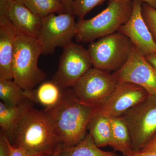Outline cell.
Masks as SVG:
<instances>
[{"mask_svg":"<svg viewBox=\"0 0 156 156\" xmlns=\"http://www.w3.org/2000/svg\"><path fill=\"white\" fill-rule=\"evenodd\" d=\"M149 94L138 85L119 81L115 90L99 108L103 115L109 118L120 117L131 108L145 100Z\"/></svg>","mask_w":156,"mask_h":156,"instance_id":"11","label":"cell"},{"mask_svg":"<svg viewBox=\"0 0 156 156\" xmlns=\"http://www.w3.org/2000/svg\"><path fill=\"white\" fill-rule=\"evenodd\" d=\"M142 4L139 1H133L131 17L118 31L128 37L144 56L156 53V44L143 17Z\"/></svg>","mask_w":156,"mask_h":156,"instance_id":"13","label":"cell"},{"mask_svg":"<svg viewBox=\"0 0 156 156\" xmlns=\"http://www.w3.org/2000/svg\"><path fill=\"white\" fill-rule=\"evenodd\" d=\"M144 57L147 61L156 70V53H150Z\"/></svg>","mask_w":156,"mask_h":156,"instance_id":"27","label":"cell"},{"mask_svg":"<svg viewBox=\"0 0 156 156\" xmlns=\"http://www.w3.org/2000/svg\"><path fill=\"white\" fill-rule=\"evenodd\" d=\"M8 143L10 156H28L26 152L22 148L14 147L10 143L9 139H8Z\"/></svg>","mask_w":156,"mask_h":156,"instance_id":"25","label":"cell"},{"mask_svg":"<svg viewBox=\"0 0 156 156\" xmlns=\"http://www.w3.org/2000/svg\"><path fill=\"white\" fill-rule=\"evenodd\" d=\"M142 14L156 44V9L145 3H142Z\"/></svg>","mask_w":156,"mask_h":156,"instance_id":"23","label":"cell"},{"mask_svg":"<svg viewBox=\"0 0 156 156\" xmlns=\"http://www.w3.org/2000/svg\"><path fill=\"white\" fill-rule=\"evenodd\" d=\"M63 48L58 70L52 80L61 89L73 88L93 66L88 50L83 46L72 42Z\"/></svg>","mask_w":156,"mask_h":156,"instance_id":"9","label":"cell"},{"mask_svg":"<svg viewBox=\"0 0 156 156\" xmlns=\"http://www.w3.org/2000/svg\"><path fill=\"white\" fill-rule=\"evenodd\" d=\"M0 17H7L18 34L39 38L42 18L21 0H0Z\"/></svg>","mask_w":156,"mask_h":156,"instance_id":"12","label":"cell"},{"mask_svg":"<svg viewBox=\"0 0 156 156\" xmlns=\"http://www.w3.org/2000/svg\"><path fill=\"white\" fill-rule=\"evenodd\" d=\"M119 81L113 73L91 68L73 87L78 99L99 107L115 90Z\"/></svg>","mask_w":156,"mask_h":156,"instance_id":"8","label":"cell"},{"mask_svg":"<svg viewBox=\"0 0 156 156\" xmlns=\"http://www.w3.org/2000/svg\"><path fill=\"white\" fill-rule=\"evenodd\" d=\"M28 101L18 106H11L0 101V126L8 135L31 105Z\"/></svg>","mask_w":156,"mask_h":156,"instance_id":"18","label":"cell"},{"mask_svg":"<svg viewBox=\"0 0 156 156\" xmlns=\"http://www.w3.org/2000/svg\"><path fill=\"white\" fill-rule=\"evenodd\" d=\"M130 1H132V2L139 1L141 2H143L144 3H145V4H147L151 7L156 9V0H130Z\"/></svg>","mask_w":156,"mask_h":156,"instance_id":"30","label":"cell"},{"mask_svg":"<svg viewBox=\"0 0 156 156\" xmlns=\"http://www.w3.org/2000/svg\"><path fill=\"white\" fill-rule=\"evenodd\" d=\"M42 54L38 39L17 35L12 61L13 80L23 90L32 91L44 80L46 74L38 65Z\"/></svg>","mask_w":156,"mask_h":156,"instance_id":"4","label":"cell"},{"mask_svg":"<svg viewBox=\"0 0 156 156\" xmlns=\"http://www.w3.org/2000/svg\"><path fill=\"white\" fill-rule=\"evenodd\" d=\"M112 140L110 146L120 152L123 156L134 153L131 147V136L126 122L122 116L110 118Z\"/></svg>","mask_w":156,"mask_h":156,"instance_id":"16","label":"cell"},{"mask_svg":"<svg viewBox=\"0 0 156 156\" xmlns=\"http://www.w3.org/2000/svg\"><path fill=\"white\" fill-rule=\"evenodd\" d=\"M62 148H60L59 149H58V150L56 151L54 154L52 155V156H59V154H60V152H61L62 150Z\"/></svg>","mask_w":156,"mask_h":156,"instance_id":"31","label":"cell"},{"mask_svg":"<svg viewBox=\"0 0 156 156\" xmlns=\"http://www.w3.org/2000/svg\"><path fill=\"white\" fill-rule=\"evenodd\" d=\"M130 132L134 152L141 151L156 137V96L149 95L121 116Z\"/></svg>","mask_w":156,"mask_h":156,"instance_id":"6","label":"cell"},{"mask_svg":"<svg viewBox=\"0 0 156 156\" xmlns=\"http://www.w3.org/2000/svg\"><path fill=\"white\" fill-rule=\"evenodd\" d=\"M74 15L79 19L84 17L95 7L101 5L107 0H73Z\"/></svg>","mask_w":156,"mask_h":156,"instance_id":"22","label":"cell"},{"mask_svg":"<svg viewBox=\"0 0 156 156\" xmlns=\"http://www.w3.org/2000/svg\"><path fill=\"white\" fill-rule=\"evenodd\" d=\"M130 156H156V152H137Z\"/></svg>","mask_w":156,"mask_h":156,"instance_id":"29","label":"cell"},{"mask_svg":"<svg viewBox=\"0 0 156 156\" xmlns=\"http://www.w3.org/2000/svg\"><path fill=\"white\" fill-rule=\"evenodd\" d=\"M99 148L89 133L76 145L62 149L59 156H122L101 150Z\"/></svg>","mask_w":156,"mask_h":156,"instance_id":"19","label":"cell"},{"mask_svg":"<svg viewBox=\"0 0 156 156\" xmlns=\"http://www.w3.org/2000/svg\"><path fill=\"white\" fill-rule=\"evenodd\" d=\"M8 136L3 131L0 134V156H10Z\"/></svg>","mask_w":156,"mask_h":156,"instance_id":"24","label":"cell"},{"mask_svg":"<svg viewBox=\"0 0 156 156\" xmlns=\"http://www.w3.org/2000/svg\"><path fill=\"white\" fill-rule=\"evenodd\" d=\"M66 13L74 15L73 10V0H60Z\"/></svg>","mask_w":156,"mask_h":156,"instance_id":"26","label":"cell"},{"mask_svg":"<svg viewBox=\"0 0 156 156\" xmlns=\"http://www.w3.org/2000/svg\"><path fill=\"white\" fill-rule=\"evenodd\" d=\"M7 136L11 145L22 148L28 156H52L63 149L44 111L32 105Z\"/></svg>","mask_w":156,"mask_h":156,"instance_id":"2","label":"cell"},{"mask_svg":"<svg viewBox=\"0 0 156 156\" xmlns=\"http://www.w3.org/2000/svg\"><path fill=\"white\" fill-rule=\"evenodd\" d=\"M141 151L156 152V137L149 143Z\"/></svg>","mask_w":156,"mask_h":156,"instance_id":"28","label":"cell"},{"mask_svg":"<svg viewBox=\"0 0 156 156\" xmlns=\"http://www.w3.org/2000/svg\"><path fill=\"white\" fill-rule=\"evenodd\" d=\"M87 129L98 147L110 145L112 140L110 118L101 112L99 108L90 119Z\"/></svg>","mask_w":156,"mask_h":156,"instance_id":"15","label":"cell"},{"mask_svg":"<svg viewBox=\"0 0 156 156\" xmlns=\"http://www.w3.org/2000/svg\"><path fill=\"white\" fill-rule=\"evenodd\" d=\"M73 16L64 13L51 14L42 18L38 39L42 55L53 54L57 47L63 48L72 43L76 31L77 22Z\"/></svg>","mask_w":156,"mask_h":156,"instance_id":"7","label":"cell"},{"mask_svg":"<svg viewBox=\"0 0 156 156\" xmlns=\"http://www.w3.org/2000/svg\"><path fill=\"white\" fill-rule=\"evenodd\" d=\"M133 2L108 0L105 9L89 19H79L75 38L79 43H91L115 33L131 17Z\"/></svg>","mask_w":156,"mask_h":156,"instance_id":"3","label":"cell"},{"mask_svg":"<svg viewBox=\"0 0 156 156\" xmlns=\"http://www.w3.org/2000/svg\"><path fill=\"white\" fill-rule=\"evenodd\" d=\"M133 44L119 31L91 42L88 50L93 67L113 73L126 63Z\"/></svg>","mask_w":156,"mask_h":156,"instance_id":"5","label":"cell"},{"mask_svg":"<svg viewBox=\"0 0 156 156\" xmlns=\"http://www.w3.org/2000/svg\"><path fill=\"white\" fill-rule=\"evenodd\" d=\"M98 108L81 101L67 88L62 89L57 103L44 111L64 149L74 146L85 137L90 119Z\"/></svg>","mask_w":156,"mask_h":156,"instance_id":"1","label":"cell"},{"mask_svg":"<svg viewBox=\"0 0 156 156\" xmlns=\"http://www.w3.org/2000/svg\"><path fill=\"white\" fill-rule=\"evenodd\" d=\"M113 73L118 81L136 84L149 95L156 96V70L134 45L126 64Z\"/></svg>","mask_w":156,"mask_h":156,"instance_id":"10","label":"cell"},{"mask_svg":"<svg viewBox=\"0 0 156 156\" xmlns=\"http://www.w3.org/2000/svg\"><path fill=\"white\" fill-rule=\"evenodd\" d=\"M34 101L47 107L53 106L61 97L62 89L53 81L43 82L36 90H32Z\"/></svg>","mask_w":156,"mask_h":156,"instance_id":"20","label":"cell"},{"mask_svg":"<svg viewBox=\"0 0 156 156\" xmlns=\"http://www.w3.org/2000/svg\"><path fill=\"white\" fill-rule=\"evenodd\" d=\"M17 31L6 17H0V80H13L12 61Z\"/></svg>","mask_w":156,"mask_h":156,"instance_id":"14","label":"cell"},{"mask_svg":"<svg viewBox=\"0 0 156 156\" xmlns=\"http://www.w3.org/2000/svg\"><path fill=\"white\" fill-rule=\"evenodd\" d=\"M0 98L11 106H18L28 101H34L32 90H23L13 80H0Z\"/></svg>","mask_w":156,"mask_h":156,"instance_id":"17","label":"cell"},{"mask_svg":"<svg viewBox=\"0 0 156 156\" xmlns=\"http://www.w3.org/2000/svg\"><path fill=\"white\" fill-rule=\"evenodd\" d=\"M31 11L41 18L51 14L66 13L60 0H21Z\"/></svg>","mask_w":156,"mask_h":156,"instance_id":"21","label":"cell"}]
</instances>
